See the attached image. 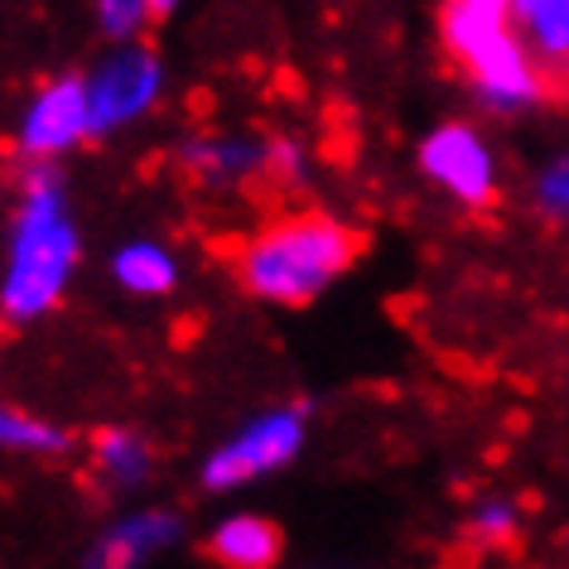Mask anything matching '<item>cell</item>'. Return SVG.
Listing matches in <instances>:
<instances>
[{
    "label": "cell",
    "mask_w": 569,
    "mask_h": 569,
    "mask_svg": "<svg viewBox=\"0 0 569 569\" xmlns=\"http://www.w3.org/2000/svg\"><path fill=\"white\" fill-rule=\"evenodd\" d=\"M309 439V416L305 406H276V410H261V416H251L241 430L218 445L203 459V488L208 492H237V488H251V482H261L270 473H280V468H290L300 459Z\"/></svg>",
    "instance_id": "obj_4"
},
{
    "label": "cell",
    "mask_w": 569,
    "mask_h": 569,
    "mask_svg": "<svg viewBox=\"0 0 569 569\" xmlns=\"http://www.w3.org/2000/svg\"><path fill=\"white\" fill-rule=\"evenodd\" d=\"M280 531L276 521L256 517V511H232L208 531V555L227 569H270L280 560Z\"/></svg>",
    "instance_id": "obj_11"
},
{
    "label": "cell",
    "mask_w": 569,
    "mask_h": 569,
    "mask_svg": "<svg viewBox=\"0 0 569 569\" xmlns=\"http://www.w3.org/2000/svg\"><path fill=\"white\" fill-rule=\"evenodd\" d=\"M92 468H97V478H102V488L136 492V488H146L154 473V449L136 430L111 425V430L92 439Z\"/></svg>",
    "instance_id": "obj_12"
},
{
    "label": "cell",
    "mask_w": 569,
    "mask_h": 569,
    "mask_svg": "<svg viewBox=\"0 0 569 569\" xmlns=\"http://www.w3.org/2000/svg\"><path fill=\"white\" fill-rule=\"evenodd\" d=\"M82 261V232L68 208V189L53 160H24L20 208L10 218L6 270H0V319L30 329L63 305Z\"/></svg>",
    "instance_id": "obj_1"
},
{
    "label": "cell",
    "mask_w": 569,
    "mask_h": 569,
    "mask_svg": "<svg viewBox=\"0 0 569 569\" xmlns=\"http://www.w3.org/2000/svg\"><path fill=\"white\" fill-rule=\"evenodd\" d=\"M439 39L492 111H526L546 97V68L521 39L511 0H445Z\"/></svg>",
    "instance_id": "obj_3"
},
{
    "label": "cell",
    "mask_w": 569,
    "mask_h": 569,
    "mask_svg": "<svg viewBox=\"0 0 569 569\" xmlns=\"http://www.w3.org/2000/svg\"><path fill=\"white\" fill-rule=\"evenodd\" d=\"M183 540V521L174 517V511L164 507H146V511H126V517H117L107 526V536L97 540V550L88 555L92 565H146L154 560V555L174 550Z\"/></svg>",
    "instance_id": "obj_9"
},
{
    "label": "cell",
    "mask_w": 569,
    "mask_h": 569,
    "mask_svg": "<svg viewBox=\"0 0 569 569\" xmlns=\"http://www.w3.org/2000/svg\"><path fill=\"white\" fill-rule=\"evenodd\" d=\"M517 24L540 68L569 73V0H536V6L517 10Z\"/></svg>",
    "instance_id": "obj_14"
},
{
    "label": "cell",
    "mask_w": 569,
    "mask_h": 569,
    "mask_svg": "<svg viewBox=\"0 0 569 569\" xmlns=\"http://www.w3.org/2000/svg\"><path fill=\"white\" fill-rule=\"evenodd\" d=\"M0 449L30 453V459H63V453L73 449V435H68L63 425H53V420L0 396Z\"/></svg>",
    "instance_id": "obj_13"
},
{
    "label": "cell",
    "mask_w": 569,
    "mask_h": 569,
    "mask_svg": "<svg viewBox=\"0 0 569 569\" xmlns=\"http://www.w3.org/2000/svg\"><path fill=\"white\" fill-rule=\"evenodd\" d=\"M150 20V6L146 0H97V24H102V34L117 44V39H140Z\"/></svg>",
    "instance_id": "obj_17"
},
{
    "label": "cell",
    "mask_w": 569,
    "mask_h": 569,
    "mask_svg": "<svg viewBox=\"0 0 569 569\" xmlns=\"http://www.w3.org/2000/svg\"><path fill=\"white\" fill-rule=\"evenodd\" d=\"M179 164L198 189H241L270 169V140L241 136V131H198L179 146Z\"/></svg>",
    "instance_id": "obj_8"
},
{
    "label": "cell",
    "mask_w": 569,
    "mask_h": 569,
    "mask_svg": "<svg viewBox=\"0 0 569 569\" xmlns=\"http://www.w3.org/2000/svg\"><path fill=\"white\" fill-rule=\"evenodd\" d=\"M266 174H276V179H284V183H295L305 174V146L300 140H290V136H276L270 140V169Z\"/></svg>",
    "instance_id": "obj_18"
},
{
    "label": "cell",
    "mask_w": 569,
    "mask_h": 569,
    "mask_svg": "<svg viewBox=\"0 0 569 569\" xmlns=\"http://www.w3.org/2000/svg\"><path fill=\"white\" fill-rule=\"evenodd\" d=\"M358 261V232L329 212H290L266 222L237 251V280L251 300L300 309L315 305L323 290L348 276Z\"/></svg>",
    "instance_id": "obj_2"
},
{
    "label": "cell",
    "mask_w": 569,
    "mask_h": 569,
    "mask_svg": "<svg viewBox=\"0 0 569 569\" xmlns=\"http://www.w3.org/2000/svg\"><path fill=\"white\" fill-rule=\"evenodd\" d=\"M420 174L445 198L463 208H488L502 189V160L488 146V136L468 121H445L420 140Z\"/></svg>",
    "instance_id": "obj_6"
},
{
    "label": "cell",
    "mask_w": 569,
    "mask_h": 569,
    "mask_svg": "<svg viewBox=\"0 0 569 569\" xmlns=\"http://www.w3.org/2000/svg\"><path fill=\"white\" fill-rule=\"evenodd\" d=\"M111 280L136 300H164V295L179 290V256L154 237L121 241L111 251Z\"/></svg>",
    "instance_id": "obj_10"
},
{
    "label": "cell",
    "mask_w": 569,
    "mask_h": 569,
    "mask_svg": "<svg viewBox=\"0 0 569 569\" xmlns=\"http://www.w3.org/2000/svg\"><path fill=\"white\" fill-rule=\"evenodd\" d=\"M468 536H473L478 546H488V550L517 546V536H521V507L511 502V497H482V502L473 507V517H468Z\"/></svg>",
    "instance_id": "obj_15"
},
{
    "label": "cell",
    "mask_w": 569,
    "mask_h": 569,
    "mask_svg": "<svg viewBox=\"0 0 569 569\" xmlns=\"http://www.w3.org/2000/svg\"><path fill=\"white\" fill-rule=\"evenodd\" d=\"M536 208L546 212L550 222L569 227V150L555 154V160L536 174Z\"/></svg>",
    "instance_id": "obj_16"
},
{
    "label": "cell",
    "mask_w": 569,
    "mask_h": 569,
    "mask_svg": "<svg viewBox=\"0 0 569 569\" xmlns=\"http://www.w3.org/2000/svg\"><path fill=\"white\" fill-rule=\"evenodd\" d=\"M146 6H150V20H164V16H174L183 0H146Z\"/></svg>",
    "instance_id": "obj_19"
},
{
    "label": "cell",
    "mask_w": 569,
    "mask_h": 569,
    "mask_svg": "<svg viewBox=\"0 0 569 569\" xmlns=\"http://www.w3.org/2000/svg\"><path fill=\"white\" fill-rule=\"evenodd\" d=\"M88 102H92V126L97 136L126 131L140 117H150L164 97V59L140 39H117V49H107L88 73Z\"/></svg>",
    "instance_id": "obj_5"
},
{
    "label": "cell",
    "mask_w": 569,
    "mask_h": 569,
    "mask_svg": "<svg viewBox=\"0 0 569 569\" xmlns=\"http://www.w3.org/2000/svg\"><path fill=\"white\" fill-rule=\"evenodd\" d=\"M92 136H97V126H92L88 82H82V73H63V78H49L44 88L24 102L20 126H16V150H20V160L59 164L63 154L88 146Z\"/></svg>",
    "instance_id": "obj_7"
}]
</instances>
